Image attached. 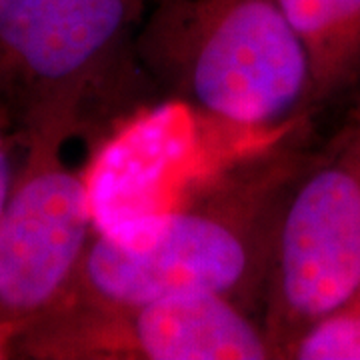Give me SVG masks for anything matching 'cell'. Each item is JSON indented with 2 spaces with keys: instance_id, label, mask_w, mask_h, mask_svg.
<instances>
[{
  "instance_id": "6da1fadb",
  "label": "cell",
  "mask_w": 360,
  "mask_h": 360,
  "mask_svg": "<svg viewBox=\"0 0 360 360\" xmlns=\"http://www.w3.org/2000/svg\"><path fill=\"white\" fill-rule=\"evenodd\" d=\"M309 129L302 120L234 158L156 219L96 232L63 302L132 307L212 292L262 310L284 196L312 146Z\"/></svg>"
},
{
  "instance_id": "7a4b0ae2",
  "label": "cell",
  "mask_w": 360,
  "mask_h": 360,
  "mask_svg": "<svg viewBox=\"0 0 360 360\" xmlns=\"http://www.w3.org/2000/svg\"><path fill=\"white\" fill-rule=\"evenodd\" d=\"M134 58L172 101L229 127L312 118L309 60L278 0H148Z\"/></svg>"
},
{
  "instance_id": "3957f363",
  "label": "cell",
  "mask_w": 360,
  "mask_h": 360,
  "mask_svg": "<svg viewBox=\"0 0 360 360\" xmlns=\"http://www.w3.org/2000/svg\"><path fill=\"white\" fill-rule=\"evenodd\" d=\"M360 290V103L312 144L284 196L262 307L274 359Z\"/></svg>"
},
{
  "instance_id": "277c9868",
  "label": "cell",
  "mask_w": 360,
  "mask_h": 360,
  "mask_svg": "<svg viewBox=\"0 0 360 360\" xmlns=\"http://www.w3.org/2000/svg\"><path fill=\"white\" fill-rule=\"evenodd\" d=\"M148 0H0V104L20 129L63 112L92 127L134 65Z\"/></svg>"
},
{
  "instance_id": "5b68a950",
  "label": "cell",
  "mask_w": 360,
  "mask_h": 360,
  "mask_svg": "<svg viewBox=\"0 0 360 360\" xmlns=\"http://www.w3.org/2000/svg\"><path fill=\"white\" fill-rule=\"evenodd\" d=\"M80 132L68 115L20 127L22 155L0 217V322L20 330L63 304L96 234L86 174L65 156Z\"/></svg>"
},
{
  "instance_id": "8992f818",
  "label": "cell",
  "mask_w": 360,
  "mask_h": 360,
  "mask_svg": "<svg viewBox=\"0 0 360 360\" xmlns=\"http://www.w3.org/2000/svg\"><path fill=\"white\" fill-rule=\"evenodd\" d=\"M264 360L262 319L226 296L176 292L132 307L66 300L20 330L16 359Z\"/></svg>"
},
{
  "instance_id": "52a82bcc",
  "label": "cell",
  "mask_w": 360,
  "mask_h": 360,
  "mask_svg": "<svg viewBox=\"0 0 360 360\" xmlns=\"http://www.w3.org/2000/svg\"><path fill=\"white\" fill-rule=\"evenodd\" d=\"M309 60L310 116L360 103V0H278Z\"/></svg>"
},
{
  "instance_id": "ba28073f",
  "label": "cell",
  "mask_w": 360,
  "mask_h": 360,
  "mask_svg": "<svg viewBox=\"0 0 360 360\" xmlns=\"http://www.w3.org/2000/svg\"><path fill=\"white\" fill-rule=\"evenodd\" d=\"M286 359L360 360V290L300 333Z\"/></svg>"
},
{
  "instance_id": "9c48e42d",
  "label": "cell",
  "mask_w": 360,
  "mask_h": 360,
  "mask_svg": "<svg viewBox=\"0 0 360 360\" xmlns=\"http://www.w3.org/2000/svg\"><path fill=\"white\" fill-rule=\"evenodd\" d=\"M22 146L20 129L14 124L13 116L6 108H0V217L8 194L13 188L16 168H18V148Z\"/></svg>"
},
{
  "instance_id": "30bf717a",
  "label": "cell",
  "mask_w": 360,
  "mask_h": 360,
  "mask_svg": "<svg viewBox=\"0 0 360 360\" xmlns=\"http://www.w3.org/2000/svg\"><path fill=\"white\" fill-rule=\"evenodd\" d=\"M20 335V328L14 324L0 322V360L16 359V340Z\"/></svg>"
},
{
  "instance_id": "8fae6325",
  "label": "cell",
  "mask_w": 360,
  "mask_h": 360,
  "mask_svg": "<svg viewBox=\"0 0 360 360\" xmlns=\"http://www.w3.org/2000/svg\"><path fill=\"white\" fill-rule=\"evenodd\" d=\"M0 108H4V106H2V104H0Z\"/></svg>"
}]
</instances>
